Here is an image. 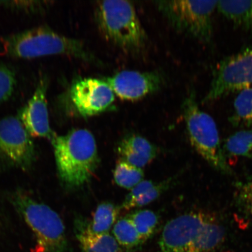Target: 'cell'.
<instances>
[{"mask_svg": "<svg viewBox=\"0 0 252 252\" xmlns=\"http://www.w3.org/2000/svg\"><path fill=\"white\" fill-rule=\"evenodd\" d=\"M76 236L82 252H122L121 246L109 233L93 234L86 225L80 223L77 227Z\"/></svg>", "mask_w": 252, "mask_h": 252, "instance_id": "cell-15", "label": "cell"}, {"mask_svg": "<svg viewBox=\"0 0 252 252\" xmlns=\"http://www.w3.org/2000/svg\"><path fill=\"white\" fill-rule=\"evenodd\" d=\"M12 201L33 232L36 252H69L64 222L58 213L23 192L16 193Z\"/></svg>", "mask_w": 252, "mask_h": 252, "instance_id": "cell-5", "label": "cell"}, {"mask_svg": "<svg viewBox=\"0 0 252 252\" xmlns=\"http://www.w3.org/2000/svg\"><path fill=\"white\" fill-rule=\"evenodd\" d=\"M15 86L14 71L8 66L0 64V104L9 99L14 93Z\"/></svg>", "mask_w": 252, "mask_h": 252, "instance_id": "cell-24", "label": "cell"}, {"mask_svg": "<svg viewBox=\"0 0 252 252\" xmlns=\"http://www.w3.org/2000/svg\"><path fill=\"white\" fill-rule=\"evenodd\" d=\"M225 236L224 226L212 214L201 211L188 212L166 223L158 252H214Z\"/></svg>", "mask_w": 252, "mask_h": 252, "instance_id": "cell-1", "label": "cell"}, {"mask_svg": "<svg viewBox=\"0 0 252 252\" xmlns=\"http://www.w3.org/2000/svg\"><path fill=\"white\" fill-rule=\"evenodd\" d=\"M120 98L136 101L155 93L163 86L164 78L158 72L125 70L104 79Z\"/></svg>", "mask_w": 252, "mask_h": 252, "instance_id": "cell-11", "label": "cell"}, {"mask_svg": "<svg viewBox=\"0 0 252 252\" xmlns=\"http://www.w3.org/2000/svg\"><path fill=\"white\" fill-rule=\"evenodd\" d=\"M128 218L133 222L143 243L154 234L159 221L158 217L150 210L138 211Z\"/></svg>", "mask_w": 252, "mask_h": 252, "instance_id": "cell-23", "label": "cell"}, {"mask_svg": "<svg viewBox=\"0 0 252 252\" xmlns=\"http://www.w3.org/2000/svg\"><path fill=\"white\" fill-rule=\"evenodd\" d=\"M121 208L114 204L102 203L97 207L90 224L86 225L91 232L95 234L109 233L117 220Z\"/></svg>", "mask_w": 252, "mask_h": 252, "instance_id": "cell-17", "label": "cell"}, {"mask_svg": "<svg viewBox=\"0 0 252 252\" xmlns=\"http://www.w3.org/2000/svg\"><path fill=\"white\" fill-rule=\"evenodd\" d=\"M51 140L62 181L71 188L89 182L99 164L96 140L92 133L87 129L75 128L64 135L54 133Z\"/></svg>", "mask_w": 252, "mask_h": 252, "instance_id": "cell-2", "label": "cell"}, {"mask_svg": "<svg viewBox=\"0 0 252 252\" xmlns=\"http://www.w3.org/2000/svg\"><path fill=\"white\" fill-rule=\"evenodd\" d=\"M234 109L230 118L232 124L252 128V87L239 91L234 100Z\"/></svg>", "mask_w": 252, "mask_h": 252, "instance_id": "cell-19", "label": "cell"}, {"mask_svg": "<svg viewBox=\"0 0 252 252\" xmlns=\"http://www.w3.org/2000/svg\"><path fill=\"white\" fill-rule=\"evenodd\" d=\"M121 160L141 169L149 165L157 155V149L146 138L137 134L126 135L117 148Z\"/></svg>", "mask_w": 252, "mask_h": 252, "instance_id": "cell-13", "label": "cell"}, {"mask_svg": "<svg viewBox=\"0 0 252 252\" xmlns=\"http://www.w3.org/2000/svg\"><path fill=\"white\" fill-rule=\"evenodd\" d=\"M223 148L229 156L252 158V130L236 132L226 139Z\"/></svg>", "mask_w": 252, "mask_h": 252, "instance_id": "cell-21", "label": "cell"}, {"mask_svg": "<svg viewBox=\"0 0 252 252\" xmlns=\"http://www.w3.org/2000/svg\"><path fill=\"white\" fill-rule=\"evenodd\" d=\"M182 109L192 146L217 171L229 173L216 122L212 116L200 109L193 89L189 91Z\"/></svg>", "mask_w": 252, "mask_h": 252, "instance_id": "cell-6", "label": "cell"}, {"mask_svg": "<svg viewBox=\"0 0 252 252\" xmlns=\"http://www.w3.org/2000/svg\"><path fill=\"white\" fill-rule=\"evenodd\" d=\"M113 236L121 247L133 248L143 243L132 220L124 218L113 225Z\"/></svg>", "mask_w": 252, "mask_h": 252, "instance_id": "cell-20", "label": "cell"}, {"mask_svg": "<svg viewBox=\"0 0 252 252\" xmlns=\"http://www.w3.org/2000/svg\"><path fill=\"white\" fill-rule=\"evenodd\" d=\"M144 178L143 170L120 159L114 171L115 181L120 187L131 189L137 185Z\"/></svg>", "mask_w": 252, "mask_h": 252, "instance_id": "cell-22", "label": "cell"}, {"mask_svg": "<svg viewBox=\"0 0 252 252\" xmlns=\"http://www.w3.org/2000/svg\"><path fill=\"white\" fill-rule=\"evenodd\" d=\"M219 1H159V11L176 31L208 44L213 37V14Z\"/></svg>", "mask_w": 252, "mask_h": 252, "instance_id": "cell-7", "label": "cell"}, {"mask_svg": "<svg viewBox=\"0 0 252 252\" xmlns=\"http://www.w3.org/2000/svg\"><path fill=\"white\" fill-rule=\"evenodd\" d=\"M65 55L88 62L95 57L80 40L57 33L47 27H39L0 38V56L31 59Z\"/></svg>", "mask_w": 252, "mask_h": 252, "instance_id": "cell-3", "label": "cell"}, {"mask_svg": "<svg viewBox=\"0 0 252 252\" xmlns=\"http://www.w3.org/2000/svg\"><path fill=\"white\" fill-rule=\"evenodd\" d=\"M115 100V94L105 80L80 77L72 82L64 102L72 114L86 118L108 111Z\"/></svg>", "mask_w": 252, "mask_h": 252, "instance_id": "cell-8", "label": "cell"}, {"mask_svg": "<svg viewBox=\"0 0 252 252\" xmlns=\"http://www.w3.org/2000/svg\"><path fill=\"white\" fill-rule=\"evenodd\" d=\"M169 181L160 183L143 181L133 189L121 205V209L130 210L146 206L152 203L168 188Z\"/></svg>", "mask_w": 252, "mask_h": 252, "instance_id": "cell-14", "label": "cell"}, {"mask_svg": "<svg viewBox=\"0 0 252 252\" xmlns=\"http://www.w3.org/2000/svg\"><path fill=\"white\" fill-rule=\"evenodd\" d=\"M0 153L19 168L28 169L32 165V137L18 117L10 116L0 119Z\"/></svg>", "mask_w": 252, "mask_h": 252, "instance_id": "cell-10", "label": "cell"}, {"mask_svg": "<svg viewBox=\"0 0 252 252\" xmlns=\"http://www.w3.org/2000/svg\"><path fill=\"white\" fill-rule=\"evenodd\" d=\"M251 87L252 48H247L217 64L213 70L209 92L202 102H212L230 93Z\"/></svg>", "mask_w": 252, "mask_h": 252, "instance_id": "cell-9", "label": "cell"}, {"mask_svg": "<svg viewBox=\"0 0 252 252\" xmlns=\"http://www.w3.org/2000/svg\"><path fill=\"white\" fill-rule=\"evenodd\" d=\"M234 201L238 219L252 225V177L235 185Z\"/></svg>", "mask_w": 252, "mask_h": 252, "instance_id": "cell-18", "label": "cell"}, {"mask_svg": "<svg viewBox=\"0 0 252 252\" xmlns=\"http://www.w3.org/2000/svg\"><path fill=\"white\" fill-rule=\"evenodd\" d=\"M8 6L17 9H25L27 11H38L43 8L42 2L40 1H4Z\"/></svg>", "mask_w": 252, "mask_h": 252, "instance_id": "cell-25", "label": "cell"}, {"mask_svg": "<svg viewBox=\"0 0 252 252\" xmlns=\"http://www.w3.org/2000/svg\"><path fill=\"white\" fill-rule=\"evenodd\" d=\"M48 86V79L46 77L41 78L32 96L18 113V118L32 137L51 140L55 133L49 122L47 100Z\"/></svg>", "mask_w": 252, "mask_h": 252, "instance_id": "cell-12", "label": "cell"}, {"mask_svg": "<svg viewBox=\"0 0 252 252\" xmlns=\"http://www.w3.org/2000/svg\"><path fill=\"white\" fill-rule=\"evenodd\" d=\"M217 9L235 26L252 34V0L219 1Z\"/></svg>", "mask_w": 252, "mask_h": 252, "instance_id": "cell-16", "label": "cell"}, {"mask_svg": "<svg viewBox=\"0 0 252 252\" xmlns=\"http://www.w3.org/2000/svg\"><path fill=\"white\" fill-rule=\"evenodd\" d=\"M94 16L107 40L126 52H138L147 42L146 33L134 5L124 0L97 2Z\"/></svg>", "mask_w": 252, "mask_h": 252, "instance_id": "cell-4", "label": "cell"}]
</instances>
